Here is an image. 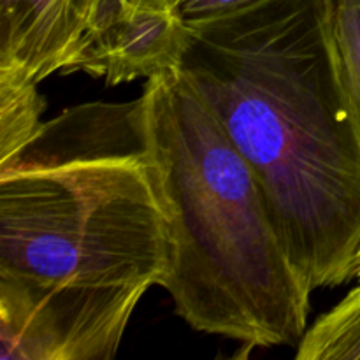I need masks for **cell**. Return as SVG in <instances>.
Returning a JSON list of instances; mask_svg holds the SVG:
<instances>
[{"mask_svg":"<svg viewBox=\"0 0 360 360\" xmlns=\"http://www.w3.org/2000/svg\"><path fill=\"white\" fill-rule=\"evenodd\" d=\"M295 359L360 360V287L306 329Z\"/></svg>","mask_w":360,"mask_h":360,"instance_id":"8992f818","label":"cell"},{"mask_svg":"<svg viewBox=\"0 0 360 360\" xmlns=\"http://www.w3.org/2000/svg\"><path fill=\"white\" fill-rule=\"evenodd\" d=\"M101 0H0V69L41 83L77 55Z\"/></svg>","mask_w":360,"mask_h":360,"instance_id":"5b68a950","label":"cell"},{"mask_svg":"<svg viewBox=\"0 0 360 360\" xmlns=\"http://www.w3.org/2000/svg\"><path fill=\"white\" fill-rule=\"evenodd\" d=\"M171 255L143 98L42 122L0 160V359H112Z\"/></svg>","mask_w":360,"mask_h":360,"instance_id":"6da1fadb","label":"cell"},{"mask_svg":"<svg viewBox=\"0 0 360 360\" xmlns=\"http://www.w3.org/2000/svg\"><path fill=\"white\" fill-rule=\"evenodd\" d=\"M248 2L252 0H185L178 7V11L183 20L188 23H195V21L220 16V14L238 9Z\"/></svg>","mask_w":360,"mask_h":360,"instance_id":"9c48e42d","label":"cell"},{"mask_svg":"<svg viewBox=\"0 0 360 360\" xmlns=\"http://www.w3.org/2000/svg\"><path fill=\"white\" fill-rule=\"evenodd\" d=\"M190 27L178 9L101 0L77 55L62 74L86 72L120 84L181 69Z\"/></svg>","mask_w":360,"mask_h":360,"instance_id":"277c9868","label":"cell"},{"mask_svg":"<svg viewBox=\"0 0 360 360\" xmlns=\"http://www.w3.org/2000/svg\"><path fill=\"white\" fill-rule=\"evenodd\" d=\"M188 27L181 70L259 178L295 266L313 290L348 281L360 262V116L330 0H252Z\"/></svg>","mask_w":360,"mask_h":360,"instance_id":"7a4b0ae2","label":"cell"},{"mask_svg":"<svg viewBox=\"0 0 360 360\" xmlns=\"http://www.w3.org/2000/svg\"><path fill=\"white\" fill-rule=\"evenodd\" d=\"M30 77L0 69V160L16 153L42 125L44 98Z\"/></svg>","mask_w":360,"mask_h":360,"instance_id":"52a82bcc","label":"cell"},{"mask_svg":"<svg viewBox=\"0 0 360 360\" xmlns=\"http://www.w3.org/2000/svg\"><path fill=\"white\" fill-rule=\"evenodd\" d=\"M137 6L153 7V9H178L185 0H134Z\"/></svg>","mask_w":360,"mask_h":360,"instance_id":"30bf717a","label":"cell"},{"mask_svg":"<svg viewBox=\"0 0 360 360\" xmlns=\"http://www.w3.org/2000/svg\"><path fill=\"white\" fill-rule=\"evenodd\" d=\"M341 70L360 116V0H330Z\"/></svg>","mask_w":360,"mask_h":360,"instance_id":"ba28073f","label":"cell"},{"mask_svg":"<svg viewBox=\"0 0 360 360\" xmlns=\"http://www.w3.org/2000/svg\"><path fill=\"white\" fill-rule=\"evenodd\" d=\"M141 98L171 231L162 287L176 313L246 347L299 341L313 287L253 169L181 69L151 76Z\"/></svg>","mask_w":360,"mask_h":360,"instance_id":"3957f363","label":"cell"},{"mask_svg":"<svg viewBox=\"0 0 360 360\" xmlns=\"http://www.w3.org/2000/svg\"><path fill=\"white\" fill-rule=\"evenodd\" d=\"M357 276L360 278V262H359V271H357Z\"/></svg>","mask_w":360,"mask_h":360,"instance_id":"8fae6325","label":"cell"}]
</instances>
